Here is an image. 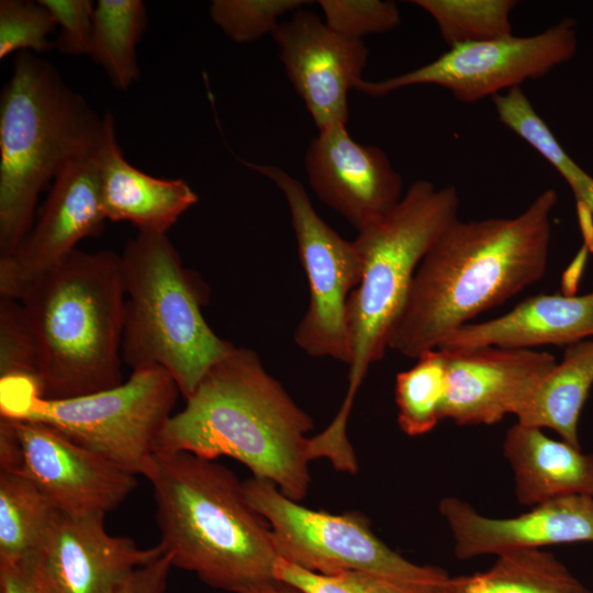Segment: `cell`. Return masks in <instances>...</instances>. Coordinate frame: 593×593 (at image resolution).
Instances as JSON below:
<instances>
[{"mask_svg":"<svg viewBox=\"0 0 593 593\" xmlns=\"http://www.w3.org/2000/svg\"><path fill=\"white\" fill-rule=\"evenodd\" d=\"M273 577L303 593H416L387 578L357 570L320 574L279 558Z\"/></svg>","mask_w":593,"mask_h":593,"instance_id":"31","label":"cell"},{"mask_svg":"<svg viewBox=\"0 0 593 593\" xmlns=\"http://www.w3.org/2000/svg\"><path fill=\"white\" fill-rule=\"evenodd\" d=\"M247 502L269 524L279 558L320 574L357 570L394 581L416 593H441L449 574L416 564L381 541L366 516L340 515L302 506L271 481L243 482Z\"/></svg>","mask_w":593,"mask_h":593,"instance_id":"9","label":"cell"},{"mask_svg":"<svg viewBox=\"0 0 593 593\" xmlns=\"http://www.w3.org/2000/svg\"><path fill=\"white\" fill-rule=\"evenodd\" d=\"M53 15L60 32L56 47L67 55L90 51L94 4L90 0H38Z\"/></svg>","mask_w":593,"mask_h":593,"instance_id":"34","label":"cell"},{"mask_svg":"<svg viewBox=\"0 0 593 593\" xmlns=\"http://www.w3.org/2000/svg\"><path fill=\"white\" fill-rule=\"evenodd\" d=\"M242 593H303L296 586L272 578L265 582L258 583Z\"/></svg>","mask_w":593,"mask_h":593,"instance_id":"37","label":"cell"},{"mask_svg":"<svg viewBox=\"0 0 593 593\" xmlns=\"http://www.w3.org/2000/svg\"><path fill=\"white\" fill-rule=\"evenodd\" d=\"M125 287L122 360L133 370L161 368L188 399L235 346L202 314L208 287L184 267L167 234L138 233L121 255Z\"/></svg>","mask_w":593,"mask_h":593,"instance_id":"6","label":"cell"},{"mask_svg":"<svg viewBox=\"0 0 593 593\" xmlns=\"http://www.w3.org/2000/svg\"><path fill=\"white\" fill-rule=\"evenodd\" d=\"M0 593H58L38 558L0 562Z\"/></svg>","mask_w":593,"mask_h":593,"instance_id":"35","label":"cell"},{"mask_svg":"<svg viewBox=\"0 0 593 593\" xmlns=\"http://www.w3.org/2000/svg\"><path fill=\"white\" fill-rule=\"evenodd\" d=\"M500 122L533 147L569 184L578 206L593 214V177L564 150L522 88L491 98Z\"/></svg>","mask_w":593,"mask_h":593,"instance_id":"26","label":"cell"},{"mask_svg":"<svg viewBox=\"0 0 593 593\" xmlns=\"http://www.w3.org/2000/svg\"><path fill=\"white\" fill-rule=\"evenodd\" d=\"M447 365L444 419L457 425H491L515 415L557 361L535 349L493 346L441 349Z\"/></svg>","mask_w":593,"mask_h":593,"instance_id":"16","label":"cell"},{"mask_svg":"<svg viewBox=\"0 0 593 593\" xmlns=\"http://www.w3.org/2000/svg\"><path fill=\"white\" fill-rule=\"evenodd\" d=\"M589 337H593V289L583 295L542 293L527 298L504 315L451 332L437 349H534L570 346Z\"/></svg>","mask_w":593,"mask_h":593,"instance_id":"19","label":"cell"},{"mask_svg":"<svg viewBox=\"0 0 593 593\" xmlns=\"http://www.w3.org/2000/svg\"><path fill=\"white\" fill-rule=\"evenodd\" d=\"M326 25L336 33L361 41L369 34L387 33L401 22L400 10L393 1L320 0Z\"/></svg>","mask_w":593,"mask_h":593,"instance_id":"32","label":"cell"},{"mask_svg":"<svg viewBox=\"0 0 593 593\" xmlns=\"http://www.w3.org/2000/svg\"><path fill=\"white\" fill-rule=\"evenodd\" d=\"M287 75L317 130L348 122V91L362 79L368 48L310 11L298 10L271 33Z\"/></svg>","mask_w":593,"mask_h":593,"instance_id":"14","label":"cell"},{"mask_svg":"<svg viewBox=\"0 0 593 593\" xmlns=\"http://www.w3.org/2000/svg\"><path fill=\"white\" fill-rule=\"evenodd\" d=\"M438 508L451 530L455 556L461 560L517 549L593 542V497L586 495L550 500L507 518L481 515L457 497L443 499Z\"/></svg>","mask_w":593,"mask_h":593,"instance_id":"18","label":"cell"},{"mask_svg":"<svg viewBox=\"0 0 593 593\" xmlns=\"http://www.w3.org/2000/svg\"><path fill=\"white\" fill-rule=\"evenodd\" d=\"M59 512L29 479L0 470V562L37 557Z\"/></svg>","mask_w":593,"mask_h":593,"instance_id":"24","label":"cell"},{"mask_svg":"<svg viewBox=\"0 0 593 593\" xmlns=\"http://www.w3.org/2000/svg\"><path fill=\"white\" fill-rule=\"evenodd\" d=\"M304 159L315 194L358 232L379 221L403 197L402 177L387 154L355 142L346 124L318 131Z\"/></svg>","mask_w":593,"mask_h":593,"instance_id":"15","label":"cell"},{"mask_svg":"<svg viewBox=\"0 0 593 593\" xmlns=\"http://www.w3.org/2000/svg\"><path fill=\"white\" fill-rule=\"evenodd\" d=\"M37 371L36 346L23 306L0 296V378L23 376L37 383Z\"/></svg>","mask_w":593,"mask_h":593,"instance_id":"33","label":"cell"},{"mask_svg":"<svg viewBox=\"0 0 593 593\" xmlns=\"http://www.w3.org/2000/svg\"><path fill=\"white\" fill-rule=\"evenodd\" d=\"M459 205L455 187L419 179L384 216L358 232L361 278L347 303L351 361L343 404L351 407L369 367L384 357L416 269L458 220Z\"/></svg>","mask_w":593,"mask_h":593,"instance_id":"7","label":"cell"},{"mask_svg":"<svg viewBox=\"0 0 593 593\" xmlns=\"http://www.w3.org/2000/svg\"><path fill=\"white\" fill-rule=\"evenodd\" d=\"M447 365L441 349L422 354L409 370L395 378L398 423L409 436L424 435L444 419Z\"/></svg>","mask_w":593,"mask_h":593,"instance_id":"27","label":"cell"},{"mask_svg":"<svg viewBox=\"0 0 593 593\" xmlns=\"http://www.w3.org/2000/svg\"><path fill=\"white\" fill-rule=\"evenodd\" d=\"M105 124L51 61L18 54L0 98V258L29 234L40 192L101 144Z\"/></svg>","mask_w":593,"mask_h":593,"instance_id":"5","label":"cell"},{"mask_svg":"<svg viewBox=\"0 0 593 593\" xmlns=\"http://www.w3.org/2000/svg\"><path fill=\"white\" fill-rule=\"evenodd\" d=\"M593 385V339L567 346L562 361L549 370L521 405L517 423L551 428L581 449L578 424Z\"/></svg>","mask_w":593,"mask_h":593,"instance_id":"22","label":"cell"},{"mask_svg":"<svg viewBox=\"0 0 593 593\" xmlns=\"http://www.w3.org/2000/svg\"><path fill=\"white\" fill-rule=\"evenodd\" d=\"M147 24L141 0H99L94 4L89 55L119 90L139 78L136 46Z\"/></svg>","mask_w":593,"mask_h":593,"instance_id":"25","label":"cell"},{"mask_svg":"<svg viewBox=\"0 0 593 593\" xmlns=\"http://www.w3.org/2000/svg\"><path fill=\"white\" fill-rule=\"evenodd\" d=\"M144 477L159 547L174 567L233 593L270 580L279 559L268 522L226 467L190 452H156Z\"/></svg>","mask_w":593,"mask_h":593,"instance_id":"3","label":"cell"},{"mask_svg":"<svg viewBox=\"0 0 593 593\" xmlns=\"http://www.w3.org/2000/svg\"><path fill=\"white\" fill-rule=\"evenodd\" d=\"M441 593H593L552 553L517 549L485 571L449 579Z\"/></svg>","mask_w":593,"mask_h":593,"instance_id":"23","label":"cell"},{"mask_svg":"<svg viewBox=\"0 0 593 593\" xmlns=\"http://www.w3.org/2000/svg\"><path fill=\"white\" fill-rule=\"evenodd\" d=\"M107 532L103 515L59 512L37 558L58 593H115L137 569L161 557Z\"/></svg>","mask_w":593,"mask_h":593,"instance_id":"17","label":"cell"},{"mask_svg":"<svg viewBox=\"0 0 593 593\" xmlns=\"http://www.w3.org/2000/svg\"><path fill=\"white\" fill-rule=\"evenodd\" d=\"M311 417L264 368L258 355L235 347L215 363L165 425L156 452H190L245 465L299 502L310 485Z\"/></svg>","mask_w":593,"mask_h":593,"instance_id":"2","label":"cell"},{"mask_svg":"<svg viewBox=\"0 0 593 593\" xmlns=\"http://www.w3.org/2000/svg\"><path fill=\"white\" fill-rule=\"evenodd\" d=\"M180 391L161 368L133 370L98 392L46 399L26 377L0 379V417L42 423L119 468L144 475Z\"/></svg>","mask_w":593,"mask_h":593,"instance_id":"8","label":"cell"},{"mask_svg":"<svg viewBox=\"0 0 593 593\" xmlns=\"http://www.w3.org/2000/svg\"><path fill=\"white\" fill-rule=\"evenodd\" d=\"M57 26L40 1H0V59L14 52L42 54L53 48L47 35Z\"/></svg>","mask_w":593,"mask_h":593,"instance_id":"30","label":"cell"},{"mask_svg":"<svg viewBox=\"0 0 593 593\" xmlns=\"http://www.w3.org/2000/svg\"><path fill=\"white\" fill-rule=\"evenodd\" d=\"M503 454L523 505L533 507L569 495L593 497V455L549 438L541 428L514 424L505 434Z\"/></svg>","mask_w":593,"mask_h":593,"instance_id":"21","label":"cell"},{"mask_svg":"<svg viewBox=\"0 0 593 593\" xmlns=\"http://www.w3.org/2000/svg\"><path fill=\"white\" fill-rule=\"evenodd\" d=\"M303 0H214L209 12L212 21L235 43H250L272 33L279 18L295 12Z\"/></svg>","mask_w":593,"mask_h":593,"instance_id":"29","label":"cell"},{"mask_svg":"<svg viewBox=\"0 0 593 593\" xmlns=\"http://www.w3.org/2000/svg\"><path fill=\"white\" fill-rule=\"evenodd\" d=\"M438 26L448 47L513 35L515 0H414Z\"/></svg>","mask_w":593,"mask_h":593,"instance_id":"28","label":"cell"},{"mask_svg":"<svg viewBox=\"0 0 593 593\" xmlns=\"http://www.w3.org/2000/svg\"><path fill=\"white\" fill-rule=\"evenodd\" d=\"M0 470L25 477L68 515H103L137 485L135 474L42 423L0 417Z\"/></svg>","mask_w":593,"mask_h":593,"instance_id":"12","label":"cell"},{"mask_svg":"<svg viewBox=\"0 0 593 593\" xmlns=\"http://www.w3.org/2000/svg\"><path fill=\"white\" fill-rule=\"evenodd\" d=\"M547 189L521 214L456 220L421 261L388 347L417 359L451 332L539 281L547 269L550 214Z\"/></svg>","mask_w":593,"mask_h":593,"instance_id":"1","label":"cell"},{"mask_svg":"<svg viewBox=\"0 0 593 593\" xmlns=\"http://www.w3.org/2000/svg\"><path fill=\"white\" fill-rule=\"evenodd\" d=\"M270 179L289 205L310 302L294 332L295 344L312 357H329L349 366L351 346L347 303L361 278V259L316 213L303 186L281 168L239 159Z\"/></svg>","mask_w":593,"mask_h":593,"instance_id":"10","label":"cell"},{"mask_svg":"<svg viewBox=\"0 0 593 593\" xmlns=\"http://www.w3.org/2000/svg\"><path fill=\"white\" fill-rule=\"evenodd\" d=\"M172 567L170 558L163 555L134 571L115 593H165Z\"/></svg>","mask_w":593,"mask_h":593,"instance_id":"36","label":"cell"},{"mask_svg":"<svg viewBox=\"0 0 593 593\" xmlns=\"http://www.w3.org/2000/svg\"><path fill=\"white\" fill-rule=\"evenodd\" d=\"M100 145L60 169L37 223L12 255L0 258V296L20 300L79 240L101 233L107 219L100 201Z\"/></svg>","mask_w":593,"mask_h":593,"instance_id":"13","label":"cell"},{"mask_svg":"<svg viewBox=\"0 0 593 593\" xmlns=\"http://www.w3.org/2000/svg\"><path fill=\"white\" fill-rule=\"evenodd\" d=\"M19 301L34 337L43 398H74L122 383L121 256L75 249Z\"/></svg>","mask_w":593,"mask_h":593,"instance_id":"4","label":"cell"},{"mask_svg":"<svg viewBox=\"0 0 593 593\" xmlns=\"http://www.w3.org/2000/svg\"><path fill=\"white\" fill-rule=\"evenodd\" d=\"M107 124L99 148L100 201L103 215L112 222H128L138 233L166 234L199 200L183 179L149 176L132 166L116 139L114 119Z\"/></svg>","mask_w":593,"mask_h":593,"instance_id":"20","label":"cell"},{"mask_svg":"<svg viewBox=\"0 0 593 593\" xmlns=\"http://www.w3.org/2000/svg\"><path fill=\"white\" fill-rule=\"evenodd\" d=\"M577 48V23L563 19L535 35H510L449 47L433 61L409 72L382 81L360 79L355 89L382 97L410 86L434 85L447 89L460 102L473 103L546 76L570 60Z\"/></svg>","mask_w":593,"mask_h":593,"instance_id":"11","label":"cell"}]
</instances>
